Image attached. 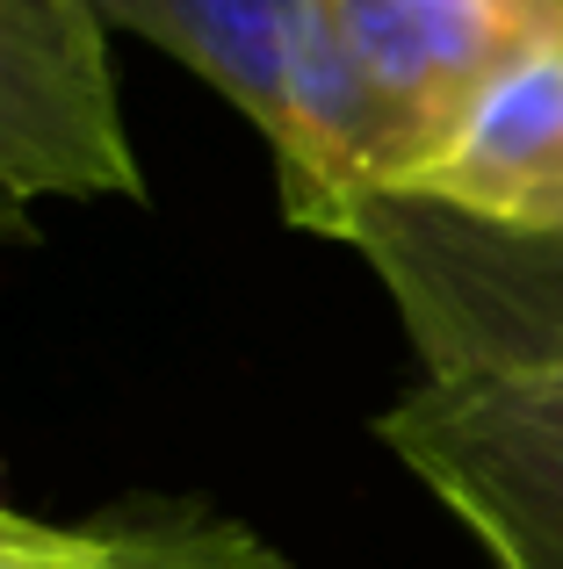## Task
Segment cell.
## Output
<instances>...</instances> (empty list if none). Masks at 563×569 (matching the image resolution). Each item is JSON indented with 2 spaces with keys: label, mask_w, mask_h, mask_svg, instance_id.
Returning a JSON list of instances; mask_svg holds the SVG:
<instances>
[{
  "label": "cell",
  "mask_w": 563,
  "mask_h": 569,
  "mask_svg": "<svg viewBox=\"0 0 563 569\" xmlns=\"http://www.w3.org/2000/svg\"><path fill=\"white\" fill-rule=\"evenodd\" d=\"M217 87L268 138L289 223L354 238L368 202L397 188V152L333 37L325 0H95Z\"/></svg>",
  "instance_id": "1"
},
{
  "label": "cell",
  "mask_w": 563,
  "mask_h": 569,
  "mask_svg": "<svg viewBox=\"0 0 563 569\" xmlns=\"http://www.w3.org/2000/svg\"><path fill=\"white\" fill-rule=\"evenodd\" d=\"M376 432L492 569H563V347L426 368Z\"/></svg>",
  "instance_id": "2"
},
{
  "label": "cell",
  "mask_w": 563,
  "mask_h": 569,
  "mask_svg": "<svg viewBox=\"0 0 563 569\" xmlns=\"http://www.w3.org/2000/svg\"><path fill=\"white\" fill-rule=\"evenodd\" d=\"M145 194L109 22L95 0H0V238H29L37 202Z\"/></svg>",
  "instance_id": "3"
},
{
  "label": "cell",
  "mask_w": 563,
  "mask_h": 569,
  "mask_svg": "<svg viewBox=\"0 0 563 569\" xmlns=\"http://www.w3.org/2000/svg\"><path fill=\"white\" fill-rule=\"evenodd\" d=\"M362 94L376 101L397 152V188L434 159L477 87L535 37L542 14L513 0H325Z\"/></svg>",
  "instance_id": "4"
},
{
  "label": "cell",
  "mask_w": 563,
  "mask_h": 569,
  "mask_svg": "<svg viewBox=\"0 0 563 569\" xmlns=\"http://www.w3.org/2000/svg\"><path fill=\"white\" fill-rule=\"evenodd\" d=\"M405 194L470 223L563 238V22L542 14L535 37L477 87Z\"/></svg>",
  "instance_id": "5"
},
{
  "label": "cell",
  "mask_w": 563,
  "mask_h": 569,
  "mask_svg": "<svg viewBox=\"0 0 563 569\" xmlns=\"http://www.w3.org/2000/svg\"><path fill=\"white\" fill-rule=\"evenodd\" d=\"M0 569H289L268 541L225 519L167 527H51L0 512Z\"/></svg>",
  "instance_id": "6"
},
{
  "label": "cell",
  "mask_w": 563,
  "mask_h": 569,
  "mask_svg": "<svg viewBox=\"0 0 563 569\" xmlns=\"http://www.w3.org/2000/svg\"><path fill=\"white\" fill-rule=\"evenodd\" d=\"M542 14H550V22H563V0H550V8H542Z\"/></svg>",
  "instance_id": "7"
},
{
  "label": "cell",
  "mask_w": 563,
  "mask_h": 569,
  "mask_svg": "<svg viewBox=\"0 0 563 569\" xmlns=\"http://www.w3.org/2000/svg\"><path fill=\"white\" fill-rule=\"evenodd\" d=\"M513 8H535V14H542V8H550V0H513Z\"/></svg>",
  "instance_id": "8"
}]
</instances>
